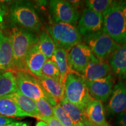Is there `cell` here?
I'll return each mask as SVG.
<instances>
[{"label":"cell","mask_w":126,"mask_h":126,"mask_svg":"<svg viewBox=\"0 0 126 126\" xmlns=\"http://www.w3.org/2000/svg\"><path fill=\"white\" fill-rule=\"evenodd\" d=\"M53 114L54 117L63 126H75V124L72 122L59 103L53 107Z\"/></svg>","instance_id":"cell-27"},{"label":"cell","mask_w":126,"mask_h":126,"mask_svg":"<svg viewBox=\"0 0 126 126\" xmlns=\"http://www.w3.org/2000/svg\"><path fill=\"white\" fill-rule=\"evenodd\" d=\"M106 126H110V125H109V124H108V125Z\"/></svg>","instance_id":"cell-37"},{"label":"cell","mask_w":126,"mask_h":126,"mask_svg":"<svg viewBox=\"0 0 126 126\" xmlns=\"http://www.w3.org/2000/svg\"><path fill=\"white\" fill-rule=\"evenodd\" d=\"M9 19L18 28L33 33L39 32L42 28L39 16L33 4L28 1H18L12 4L9 9Z\"/></svg>","instance_id":"cell-3"},{"label":"cell","mask_w":126,"mask_h":126,"mask_svg":"<svg viewBox=\"0 0 126 126\" xmlns=\"http://www.w3.org/2000/svg\"><path fill=\"white\" fill-rule=\"evenodd\" d=\"M7 96L13 100L20 109L31 115L32 117L39 119L41 116L36 108L35 102L32 99L25 96L19 92L18 90L13 94L7 95Z\"/></svg>","instance_id":"cell-19"},{"label":"cell","mask_w":126,"mask_h":126,"mask_svg":"<svg viewBox=\"0 0 126 126\" xmlns=\"http://www.w3.org/2000/svg\"><path fill=\"white\" fill-rule=\"evenodd\" d=\"M36 45L47 59H51L56 46L48 32L42 31L39 34Z\"/></svg>","instance_id":"cell-24"},{"label":"cell","mask_w":126,"mask_h":126,"mask_svg":"<svg viewBox=\"0 0 126 126\" xmlns=\"http://www.w3.org/2000/svg\"><path fill=\"white\" fill-rule=\"evenodd\" d=\"M107 106L108 113L120 114L126 110V82L120 81L114 85Z\"/></svg>","instance_id":"cell-12"},{"label":"cell","mask_w":126,"mask_h":126,"mask_svg":"<svg viewBox=\"0 0 126 126\" xmlns=\"http://www.w3.org/2000/svg\"><path fill=\"white\" fill-rule=\"evenodd\" d=\"M64 96L80 109L85 111L88 103L92 100L89 95L83 76L74 71H70L64 83Z\"/></svg>","instance_id":"cell-4"},{"label":"cell","mask_w":126,"mask_h":126,"mask_svg":"<svg viewBox=\"0 0 126 126\" xmlns=\"http://www.w3.org/2000/svg\"><path fill=\"white\" fill-rule=\"evenodd\" d=\"M39 120L46 122L50 126H63L54 117H46L40 116Z\"/></svg>","instance_id":"cell-29"},{"label":"cell","mask_w":126,"mask_h":126,"mask_svg":"<svg viewBox=\"0 0 126 126\" xmlns=\"http://www.w3.org/2000/svg\"><path fill=\"white\" fill-rule=\"evenodd\" d=\"M47 57L41 52L37 45H34L29 50L25 57V66L27 71L36 78L42 75V69Z\"/></svg>","instance_id":"cell-13"},{"label":"cell","mask_w":126,"mask_h":126,"mask_svg":"<svg viewBox=\"0 0 126 126\" xmlns=\"http://www.w3.org/2000/svg\"><path fill=\"white\" fill-rule=\"evenodd\" d=\"M119 3L122 13L126 19V1H119Z\"/></svg>","instance_id":"cell-33"},{"label":"cell","mask_w":126,"mask_h":126,"mask_svg":"<svg viewBox=\"0 0 126 126\" xmlns=\"http://www.w3.org/2000/svg\"><path fill=\"white\" fill-rule=\"evenodd\" d=\"M14 122H16V121L14 118L8 117L0 115V126L7 125V124L12 123Z\"/></svg>","instance_id":"cell-30"},{"label":"cell","mask_w":126,"mask_h":126,"mask_svg":"<svg viewBox=\"0 0 126 126\" xmlns=\"http://www.w3.org/2000/svg\"><path fill=\"white\" fill-rule=\"evenodd\" d=\"M113 73L121 81L126 79V44L120 46L108 60Z\"/></svg>","instance_id":"cell-16"},{"label":"cell","mask_w":126,"mask_h":126,"mask_svg":"<svg viewBox=\"0 0 126 126\" xmlns=\"http://www.w3.org/2000/svg\"><path fill=\"white\" fill-rule=\"evenodd\" d=\"M0 115L11 118L32 117L20 109L15 102L7 96L0 97Z\"/></svg>","instance_id":"cell-18"},{"label":"cell","mask_w":126,"mask_h":126,"mask_svg":"<svg viewBox=\"0 0 126 126\" xmlns=\"http://www.w3.org/2000/svg\"><path fill=\"white\" fill-rule=\"evenodd\" d=\"M118 120L121 126H126V110L120 114Z\"/></svg>","instance_id":"cell-32"},{"label":"cell","mask_w":126,"mask_h":126,"mask_svg":"<svg viewBox=\"0 0 126 126\" xmlns=\"http://www.w3.org/2000/svg\"><path fill=\"white\" fill-rule=\"evenodd\" d=\"M103 16L102 14L85 8L80 15L77 28L82 37L86 34L102 31Z\"/></svg>","instance_id":"cell-10"},{"label":"cell","mask_w":126,"mask_h":126,"mask_svg":"<svg viewBox=\"0 0 126 126\" xmlns=\"http://www.w3.org/2000/svg\"><path fill=\"white\" fill-rule=\"evenodd\" d=\"M102 31L115 43L122 46L126 44V19L119 1H113L110 7L102 14Z\"/></svg>","instance_id":"cell-2"},{"label":"cell","mask_w":126,"mask_h":126,"mask_svg":"<svg viewBox=\"0 0 126 126\" xmlns=\"http://www.w3.org/2000/svg\"><path fill=\"white\" fill-rule=\"evenodd\" d=\"M75 126H94V124H92V123L89 122V120L87 119H85V120L82 121V122L79 123L75 125Z\"/></svg>","instance_id":"cell-35"},{"label":"cell","mask_w":126,"mask_h":126,"mask_svg":"<svg viewBox=\"0 0 126 126\" xmlns=\"http://www.w3.org/2000/svg\"><path fill=\"white\" fill-rule=\"evenodd\" d=\"M18 91L15 73L8 71L0 74V97L13 94Z\"/></svg>","instance_id":"cell-22"},{"label":"cell","mask_w":126,"mask_h":126,"mask_svg":"<svg viewBox=\"0 0 126 126\" xmlns=\"http://www.w3.org/2000/svg\"><path fill=\"white\" fill-rule=\"evenodd\" d=\"M86 119L96 126L108 125L104 107L102 102L92 99L88 103L85 111Z\"/></svg>","instance_id":"cell-17"},{"label":"cell","mask_w":126,"mask_h":126,"mask_svg":"<svg viewBox=\"0 0 126 126\" xmlns=\"http://www.w3.org/2000/svg\"><path fill=\"white\" fill-rule=\"evenodd\" d=\"M82 42L89 47L96 58L105 61L120 46L103 31L82 36Z\"/></svg>","instance_id":"cell-7"},{"label":"cell","mask_w":126,"mask_h":126,"mask_svg":"<svg viewBox=\"0 0 126 126\" xmlns=\"http://www.w3.org/2000/svg\"><path fill=\"white\" fill-rule=\"evenodd\" d=\"M34 102H35L36 108L41 116L46 117H54L53 107L46 99L42 98Z\"/></svg>","instance_id":"cell-28"},{"label":"cell","mask_w":126,"mask_h":126,"mask_svg":"<svg viewBox=\"0 0 126 126\" xmlns=\"http://www.w3.org/2000/svg\"><path fill=\"white\" fill-rule=\"evenodd\" d=\"M18 90L20 93L34 101L43 98L52 106H56L59 102L45 90L36 77L27 71H19L15 72Z\"/></svg>","instance_id":"cell-5"},{"label":"cell","mask_w":126,"mask_h":126,"mask_svg":"<svg viewBox=\"0 0 126 126\" xmlns=\"http://www.w3.org/2000/svg\"><path fill=\"white\" fill-rule=\"evenodd\" d=\"M113 2L111 0H88L85 1V5L87 8L102 14Z\"/></svg>","instance_id":"cell-26"},{"label":"cell","mask_w":126,"mask_h":126,"mask_svg":"<svg viewBox=\"0 0 126 126\" xmlns=\"http://www.w3.org/2000/svg\"><path fill=\"white\" fill-rule=\"evenodd\" d=\"M8 36L13 51V72L15 73L19 71H27L25 57L29 50L37 44L38 36L35 33L18 27L12 28Z\"/></svg>","instance_id":"cell-1"},{"label":"cell","mask_w":126,"mask_h":126,"mask_svg":"<svg viewBox=\"0 0 126 126\" xmlns=\"http://www.w3.org/2000/svg\"><path fill=\"white\" fill-rule=\"evenodd\" d=\"M35 126H50L46 123L43 122V121H39L36 123Z\"/></svg>","instance_id":"cell-36"},{"label":"cell","mask_w":126,"mask_h":126,"mask_svg":"<svg viewBox=\"0 0 126 126\" xmlns=\"http://www.w3.org/2000/svg\"><path fill=\"white\" fill-rule=\"evenodd\" d=\"M111 70L108 61L94 58L82 75L86 81H93L111 74Z\"/></svg>","instance_id":"cell-15"},{"label":"cell","mask_w":126,"mask_h":126,"mask_svg":"<svg viewBox=\"0 0 126 126\" xmlns=\"http://www.w3.org/2000/svg\"><path fill=\"white\" fill-rule=\"evenodd\" d=\"M48 32L56 46L67 52L82 42V36L77 26L68 23H53L48 27Z\"/></svg>","instance_id":"cell-6"},{"label":"cell","mask_w":126,"mask_h":126,"mask_svg":"<svg viewBox=\"0 0 126 126\" xmlns=\"http://www.w3.org/2000/svg\"><path fill=\"white\" fill-rule=\"evenodd\" d=\"M59 103L64 110L72 122L75 124V125H77L79 123L86 119L85 111L69 102L64 96L60 100Z\"/></svg>","instance_id":"cell-23"},{"label":"cell","mask_w":126,"mask_h":126,"mask_svg":"<svg viewBox=\"0 0 126 126\" xmlns=\"http://www.w3.org/2000/svg\"><path fill=\"white\" fill-rule=\"evenodd\" d=\"M4 126H30V125L27 123L23 122H14L12 123L8 124Z\"/></svg>","instance_id":"cell-34"},{"label":"cell","mask_w":126,"mask_h":126,"mask_svg":"<svg viewBox=\"0 0 126 126\" xmlns=\"http://www.w3.org/2000/svg\"><path fill=\"white\" fill-rule=\"evenodd\" d=\"M37 78L45 90L59 103L60 100L64 96V85L59 82L44 75Z\"/></svg>","instance_id":"cell-20"},{"label":"cell","mask_w":126,"mask_h":126,"mask_svg":"<svg viewBox=\"0 0 126 126\" xmlns=\"http://www.w3.org/2000/svg\"><path fill=\"white\" fill-rule=\"evenodd\" d=\"M68 52L66 50L56 47L51 58L52 60L54 61L59 68L60 75V82L63 85H64L66 77L71 71L68 63Z\"/></svg>","instance_id":"cell-21"},{"label":"cell","mask_w":126,"mask_h":126,"mask_svg":"<svg viewBox=\"0 0 126 126\" xmlns=\"http://www.w3.org/2000/svg\"><path fill=\"white\" fill-rule=\"evenodd\" d=\"M42 75L51 78L60 82V75L59 68L54 61L51 59H47L46 61L42 67Z\"/></svg>","instance_id":"cell-25"},{"label":"cell","mask_w":126,"mask_h":126,"mask_svg":"<svg viewBox=\"0 0 126 126\" xmlns=\"http://www.w3.org/2000/svg\"><path fill=\"white\" fill-rule=\"evenodd\" d=\"M49 14L53 23H64L76 26L80 14L70 1L51 0L49 2Z\"/></svg>","instance_id":"cell-8"},{"label":"cell","mask_w":126,"mask_h":126,"mask_svg":"<svg viewBox=\"0 0 126 126\" xmlns=\"http://www.w3.org/2000/svg\"><path fill=\"white\" fill-rule=\"evenodd\" d=\"M6 14L5 7L4 4L0 1V25H1L4 22V17Z\"/></svg>","instance_id":"cell-31"},{"label":"cell","mask_w":126,"mask_h":126,"mask_svg":"<svg viewBox=\"0 0 126 126\" xmlns=\"http://www.w3.org/2000/svg\"><path fill=\"white\" fill-rule=\"evenodd\" d=\"M95 57L82 42L78 43L68 53V63L71 71L82 75L89 63Z\"/></svg>","instance_id":"cell-9"},{"label":"cell","mask_w":126,"mask_h":126,"mask_svg":"<svg viewBox=\"0 0 126 126\" xmlns=\"http://www.w3.org/2000/svg\"><path fill=\"white\" fill-rule=\"evenodd\" d=\"M14 56L8 36L0 31V74L8 71L13 72Z\"/></svg>","instance_id":"cell-14"},{"label":"cell","mask_w":126,"mask_h":126,"mask_svg":"<svg viewBox=\"0 0 126 126\" xmlns=\"http://www.w3.org/2000/svg\"><path fill=\"white\" fill-rule=\"evenodd\" d=\"M89 95L93 99L105 102L110 98L114 85L112 74L93 81H86Z\"/></svg>","instance_id":"cell-11"}]
</instances>
